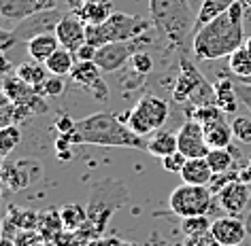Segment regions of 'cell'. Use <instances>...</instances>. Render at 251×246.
Returning a JSON list of instances; mask_svg holds the SVG:
<instances>
[{
	"label": "cell",
	"instance_id": "ac0fdd59",
	"mask_svg": "<svg viewBox=\"0 0 251 246\" xmlns=\"http://www.w3.org/2000/svg\"><path fill=\"white\" fill-rule=\"evenodd\" d=\"M213 89H215V104L226 115H232V112L238 111V102H241V100H238V93H236L234 79L222 74V77L213 83Z\"/></svg>",
	"mask_w": 251,
	"mask_h": 246
},
{
	"label": "cell",
	"instance_id": "4dcf8cb0",
	"mask_svg": "<svg viewBox=\"0 0 251 246\" xmlns=\"http://www.w3.org/2000/svg\"><path fill=\"white\" fill-rule=\"evenodd\" d=\"M22 142V130L17 128V123L0 128V155L7 157L17 149V144Z\"/></svg>",
	"mask_w": 251,
	"mask_h": 246
},
{
	"label": "cell",
	"instance_id": "3957f363",
	"mask_svg": "<svg viewBox=\"0 0 251 246\" xmlns=\"http://www.w3.org/2000/svg\"><path fill=\"white\" fill-rule=\"evenodd\" d=\"M149 20L171 49H177L179 53L192 51L196 15L187 0H149Z\"/></svg>",
	"mask_w": 251,
	"mask_h": 246
},
{
	"label": "cell",
	"instance_id": "9c48e42d",
	"mask_svg": "<svg viewBox=\"0 0 251 246\" xmlns=\"http://www.w3.org/2000/svg\"><path fill=\"white\" fill-rule=\"evenodd\" d=\"M143 43H147L145 36H139V39H132V41H115V43H106V45L98 47L96 51V66L100 68L102 72H117L128 64L130 58L141 51Z\"/></svg>",
	"mask_w": 251,
	"mask_h": 246
},
{
	"label": "cell",
	"instance_id": "7c38bea8",
	"mask_svg": "<svg viewBox=\"0 0 251 246\" xmlns=\"http://www.w3.org/2000/svg\"><path fill=\"white\" fill-rule=\"evenodd\" d=\"M215 195H217L219 206L228 214H232V217H243L251 204V185L236 179V180H230L226 187H222Z\"/></svg>",
	"mask_w": 251,
	"mask_h": 246
},
{
	"label": "cell",
	"instance_id": "5b68a950",
	"mask_svg": "<svg viewBox=\"0 0 251 246\" xmlns=\"http://www.w3.org/2000/svg\"><path fill=\"white\" fill-rule=\"evenodd\" d=\"M173 100L179 104L204 106L215 102V89L204 74L198 70L194 60L187 53L179 55V74L173 85Z\"/></svg>",
	"mask_w": 251,
	"mask_h": 246
},
{
	"label": "cell",
	"instance_id": "e0dca14e",
	"mask_svg": "<svg viewBox=\"0 0 251 246\" xmlns=\"http://www.w3.org/2000/svg\"><path fill=\"white\" fill-rule=\"evenodd\" d=\"M211 233L222 246H241L249 236L245 221L241 217H232V214H226V217L213 221Z\"/></svg>",
	"mask_w": 251,
	"mask_h": 246
},
{
	"label": "cell",
	"instance_id": "e575fe53",
	"mask_svg": "<svg viewBox=\"0 0 251 246\" xmlns=\"http://www.w3.org/2000/svg\"><path fill=\"white\" fill-rule=\"evenodd\" d=\"M232 134L241 144H251V115H238L232 119Z\"/></svg>",
	"mask_w": 251,
	"mask_h": 246
},
{
	"label": "cell",
	"instance_id": "c3c4849f",
	"mask_svg": "<svg viewBox=\"0 0 251 246\" xmlns=\"http://www.w3.org/2000/svg\"><path fill=\"white\" fill-rule=\"evenodd\" d=\"M162 246H171V244H166V242H162Z\"/></svg>",
	"mask_w": 251,
	"mask_h": 246
},
{
	"label": "cell",
	"instance_id": "bcb514c9",
	"mask_svg": "<svg viewBox=\"0 0 251 246\" xmlns=\"http://www.w3.org/2000/svg\"><path fill=\"white\" fill-rule=\"evenodd\" d=\"M245 47H247L249 51H251V36H247V39H245Z\"/></svg>",
	"mask_w": 251,
	"mask_h": 246
},
{
	"label": "cell",
	"instance_id": "7dc6e473",
	"mask_svg": "<svg viewBox=\"0 0 251 246\" xmlns=\"http://www.w3.org/2000/svg\"><path fill=\"white\" fill-rule=\"evenodd\" d=\"M2 161H4V157H2V155H0V168H2Z\"/></svg>",
	"mask_w": 251,
	"mask_h": 246
},
{
	"label": "cell",
	"instance_id": "83f0119b",
	"mask_svg": "<svg viewBox=\"0 0 251 246\" xmlns=\"http://www.w3.org/2000/svg\"><path fill=\"white\" fill-rule=\"evenodd\" d=\"M236 157H238V153H236V151H232L230 147H226V149H211L209 153H206V161H209L213 174H224V172L234 170Z\"/></svg>",
	"mask_w": 251,
	"mask_h": 246
},
{
	"label": "cell",
	"instance_id": "4316f807",
	"mask_svg": "<svg viewBox=\"0 0 251 246\" xmlns=\"http://www.w3.org/2000/svg\"><path fill=\"white\" fill-rule=\"evenodd\" d=\"M15 74L20 79H24L26 83H30L34 87L36 91H39V87L45 83V81L49 79V70L45 64H41V62H24V64H20L15 68Z\"/></svg>",
	"mask_w": 251,
	"mask_h": 246
},
{
	"label": "cell",
	"instance_id": "cb8c5ba5",
	"mask_svg": "<svg viewBox=\"0 0 251 246\" xmlns=\"http://www.w3.org/2000/svg\"><path fill=\"white\" fill-rule=\"evenodd\" d=\"M228 70L236 81L251 83V51L245 45L228 55Z\"/></svg>",
	"mask_w": 251,
	"mask_h": 246
},
{
	"label": "cell",
	"instance_id": "f35d334b",
	"mask_svg": "<svg viewBox=\"0 0 251 246\" xmlns=\"http://www.w3.org/2000/svg\"><path fill=\"white\" fill-rule=\"evenodd\" d=\"M183 246H222V244L217 242L211 231H206V233H198V236H185Z\"/></svg>",
	"mask_w": 251,
	"mask_h": 246
},
{
	"label": "cell",
	"instance_id": "8d00e7d4",
	"mask_svg": "<svg viewBox=\"0 0 251 246\" xmlns=\"http://www.w3.org/2000/svg\"><path fill=\"white\" fill-rule=\"evenodd\" d=\"M185 161H187V157L181 153V151H175V153L166 155L164 159H162V168H164L166 172H171V174H181Z\"/></svg>",
	"mask_w": 251,
	"mask_h": 246
},
{
	"label": "cell",
	"instance_id": "b9f144b4",
	"mask_svg": "<svg viewBox=\"0 0 251 246\" xmlns=\"http://www.w3.org/2000/svg\"><path fill=\"white\" fill-rule=\"evenodd\" d=\"M9 72H11V62L7 60V55H4L2 49H0V79H4Z\"/></svg>",
	"mask_w": 251,
	"mask_h": 246
},
{
	"label": "cell",
	"instance_id": "d6986e66",
	"mask_svg": "<svg viewBox=\"0 0 251 246\" xmlns=\"http://www.w3.org/2000/svg\"><path fill=\"white\" fill-rule=\"evenodd\" d=\"M179 176L183 179V182H190V185H209L213 179V170L206 157H192L185 161Z\"/></svg>",
	"mask_w": 251,
	"mask_h": 246
},
{
	"label": "cell",
	"instance_id": "f546056e",
	"mask_svg": "<svg viewBox=\"0 0 251 246\" xmlns=\"http://www.w3.org/2000/svg\"><path fill=\"white\" fill-rule=\"evenodd\" d=\"M60 219H62L64 229L73 231V229H79L87 221V212L83 210V206H79V204H68L60 210Z\"/></svg>",
	"mask_w": 251,
	"mask_h": 246
},
{
	"label": "cell",
	"instance_id": "9a60e30c",
	"mask_svg": "<svg viewBox=\"0 0 251 246\" xmlns=\"http://www.w3.org/2000/svg\"><path fill=\"white\" fill-rule=\"evenodd\" d=\"M60 0H0V17L20 23L22 20L41 13V11L58 9Z\"/></svg>",
	"mask_w": 251,
	"mask_h": 246
},
{
	"label": "cell",
	"instance_id": "ab89813d",
	"mask_svg": "<svg viewBox=\"0 0 251 246\" xmlns=\"http://www.w3.org/2000/svg\"><path fill=\"white\" fill-rule=\"evenodd\" d=\"M96 51H98V47L85 43V45H81L77 51H75V55H77L79 62H94V58H96Z\"/></svg>",
	"mask_w": 251,
	"mask_h": 246
},
{
	"label": "cell",
	"instance_id": "836d02e7",
	"mask_svg": "<svg viewBox=\"0 0 251 246\" xmlns=\"http://www.w3.org/2000/svg\"><path fill=\"white\" fill-rule=\"evenodd\" d=\"M128 66H130V72H132L134 77H139V79L143 81L149 72H151V68H153V60H151V55L145 53V51H136V53L132 55V58H130Z\"/></svg>",
	"mask_w": 251,
	"mask_h": 246
},
{
	"label": "cell",
	"instance_id": "4fadbf2b",
	"mask_svg": "<svg viewBox=\"0 0 251 246\" xmlns=\"http://www.w3.org/2000/svg\"><path fill=\"white\" fill-rule=\"evenodd\" d=\"M177 144H179V151L187 159H192V157H206V153L211 151L209 142L204 138V128L198 121H194V119H187L179 128Z\"/></svg>",
	"mask_w": 251,
	"mask_h": 246
},
{
	"label": "cell",
	"instance_id": "ee69618b",
	"mask_svg": "<svg viewBox=\"0 0 251 246\" xmlns=\"http://www.w3.org/2000/svg\"><path fill=\"white\" fill-rule=\"evenodd\" d=\"M238 4H241V7L245 9V13H251V0H238Z\"/></svg>",
	"mask_w": 251,
	"mask_h": 246
},
{
	"label": "cell",
	"instance_id": "74e56055",
	"mask_svg": "<svg viewBox=\"0 0 251 246\" xmlns=\"http://www.w3.org/2000/svg\"><path fill=\"white\" fill-rule=\"evenodd\" d=\"M13 240H15V244H17V246H45V244H43L41 233H36V231H32V229H24V231H20Z\"/></svg>",
	"mask_w": 251,
	"mask_h": 246
},
{
	"label": "cell",
	"instance_id": "52a82bcc",
	"mask_svg": "<svg viewBox=\"0 0 251 246\" xmlns=\"http://www.w3.org/2000/svg\"><path fill=\"white\" fill-rule=\"evenodd\" d=\"M168 206H171V212L181 219L209 214L213 206V191L209 189V185H190V182H183V185L173 189L171 198H168Z\"/></svg>",
	"mask_w": 251,
	"mask_h": 246
},
{
	"label": "cell",
	"instance_id": "484cf974",
	"mask_svg": "<svg viewBox=\"0 0 251 246\" xmlns=\"http://www.w3.org/2000/svg\"><path fill=\"white\" fill-rule=\"evenodd\" d=\"M238 0H202L198 13H196V26H194V34L198 32L204 23H209L211 20H215L217 15L226 13L232 4H236Z\"/></svg>",
	"mask_w": 251,
	"mask_h": 246
},
{
	"label": "cell",
	"instance_id": "8fae6325",
	"mask_svg": "<svg viewBox=\"0 0 251 246\" xmlns=\"http://www.w3.org/2000/svg\"><path fill=\"white\" fill-rule=\"evenodd\" d=\"M71 79L75 85L83 87L87 93H92L98 102H106L111 96L109 85L102 79V70L96 66V62H77L71 72Z\"/></svg>",
	"mask_w": 251,
	"mask_h": 246
},
{
	"label": "cell",
	"instance_id": "d590c367",
	"mask_svg": "<svg viewBox=\"0 0 251 246\" xmlns=\"http://www.w3.org/2000/svg\"><path fill=\"white\" fill-rule=\"evenodd\" d=\"M64 77H53V74H49V79L39 87V93L43 98H58L62 96V91H64Z\"/></svg>",
	"mask_w": 251,
	"mask_h": 246
},
{
	"label": "cell",
	"instance_id": "7bdbcfd3",
	"mask_svg": "<svg viewBox=\"0 0 251 246\" xmlns=\"http://www.w3.org/2000/svg\"><path fill=\"white\" fill-rule=\"evenodd\" d=\"M0 246H17V244H15V240H13V238H9V236H0Z\"/></svg>",
	"mask_w": 251,
	"mask_h": 246
},
{
	"label": "cell",
	"instance_id": "30bf717a",
	"mask_svg": "<svg viewBox=\"0 0 251 246\" xmlns=\"http://www.w3.org/2000/svg\"><path fill=\"white\" fill-rule=\"evenodd\" d=\"M43 176V166L36 159L22 157V159H7L2 161L0 168V182L9 189V191H22L34 180Z\"/></svg>",
	"mask_w": 251,
	"mask_h": 246
},
{
	"label": "cell",
	"instance_id": "603a6c76",
	"mask_svg": "<svg viewBox=\"0 0 251 246\" xmlns=\"http://www.w3.org/2000/svg\"><path fill=\"white\" fill-rule=\"evenodd\" d=\"M202 128H204V138L211 149H226L232 144L234 134H232V125L226 121V117L217 119V121H213L209 125H202Z\"/></svg>",
	"mask_w": 251,
	"mask_h": 246
},
{
	"label": "cell",
	"instance_id": "44dd1931",
	"mask_svg": "<svg viewBox=\"0 0 251 246\" xmlns=\"http://www.w3.org/2000/svg\"><path fill=\"white\" fill-rule=\"evenodd\" d=\"M147 153L158 157V159H164L166 155L175 153V151H179V144H177V134H173V132H166V130H158L153 132L151 138L147 140Z\"/></svg>",
	"mask_w": 251,
	"mask_h": 246
},
{
	"label": "cell",
	"instance_id": "1f68e13d",
	"mask_svg": "<svg viewBox=\"0 0 251 246\" xmlns=\"http://www.w3.org/2000/svg\"><path fill=\"white\" fill-rule=\"evenodd\" d=\"M211 223L206 214H198V217H185L181 219V231L183 236H198V233L211 231Z\"/></svg>",
	"mask_w": 251,
	"mask_h": 246
},
{
	"label": "cell",
	"instance_id": "681fc988",
	"mask_svg": "<svg viewBox=\"0 0 251 246\" xmlns=\"http://www.w3.org/2000/svg\"><path fill=\"white\" fill-rule=\"evenodd\" d=\"M200 2H202V0H200Z\"/></svg>",
	"mask_w": 251,
	"mask_h": 246
},
{
	"label": "cell",
	"instance_id": "d4e9b609",
	"mask_svg": "<svg viewBox=\"0 0 251 246\" xmlns=\"http://www.w3.org/2000/svg\"><path fill=\"white\" fill-rule=\"evenodd\" d=\"M111 7V0H83V4L77 9V15L85 23H102L113 13Z\"/></svg>",
	"mask_w": 251,
	"mask_h": 246
},
{
	"label": "cell",
	"instance_id": "7a4b0ae2",
	"mask_svg": "<svg viewBox=\"0 0 251 246\" xmlns=\"http://www.w3.org/2000/svg\"><path fill=\"white\" fill-rule=\"evenodd\" d=\"M71 144H96V147H124V149H147L143 136L134 134L126 125L122 115L115 112H94L75 121L73 132L66 136Z\"/></svg>",
	"mask_w": 251,
	"mask_h": 246
},
{
	"label": "cell",
	"instance_id": "f6af8a7d",
	"mask_svg": "<svg viewBox=\"0 0 251 246\" xmlns=\"http://www.w3.org/2000/svg\"><path fill=\"white\" fill-rule=\"evenodd\" d=\"M245 225H247V233H249V238H251V210L247 212V217H245Z\"/></svg>",
	"mask_w": 251,
	"mask_h": 246
},
{
	"label": "cell",
	"instance_id": "5bb4252c",
	"mask_svg": "<svg viewBox=\"0 0 251 246\" xmlns=\"http://www.w3.org/2000/svg\"><path fill=\"white\" fill-rule=\"evenodd\" d=\"M62 20V15L58 13V9H49V11H41L22 20L20 23H15L13 28V36L15 41H30L36 34H45V32H53L58 22Z\"/></svg>",
	"mask_w": 251,
	"mask_h": 246
},
{
	"label": "cell",
	"instance_id": "2e32d148",
	"mask_svg": "<svg viewBox=\"0 0 251 246\" xmlns=\"http://www.w3.org/2000/svg\"><path fill=\"white\" fill-rule=\"evenodd\" d=\"M85 26L87 23L77 15V11L62 15V20L58 22V26H55V30H53L55 36H58V41H60V47H66V49H71V51H77L81 45H85L87 43Z\"/></svg>",
	"mask_w": 251,
	"mask_h": 246
},
{
	"label": "cell",
	"instance_id": "6da1fadb",
	"mask_svg": "<svg viewBox=\"0 0 251 246\" xmlns=\"http://www.w3.org/2000/svg\"><path fill=\"white\" fill-rule=\"evenodd\" d=\"M245 9L241 4H232L226 13L204 23L194 34L192 53L202 62H213L228 58L238 47L245 45Z\"/></svg>",
	"mask_w": 251,
	"mask_h": 246
},
{
	"label": "cell",
	"instance_id": "277c9868",
	"mask_svg": "<svg viewBox=\"0 0 251 246\" xmlns=\"http://www.w3.org/2000/svg\"><path fill=\"white\" fill-rule=\"evenodd\" d=\"M149 28H153L151 20L128 13H111L102 23H87L85 39L94 47H102L115 41H132L145 36Z\"/></svg>",
	"mask_w": 251,
	"mask_h": 246
},
{
	"label": "cell",
	"instance_id": "7402d4cb",
	"mask_svg": "<svg viewBox=\"0 0 251 246\" xmlns=\"http://www.w3.org/2000/svg\"><path fill=\"white\" fill-rule=\"evenodd\" d=\"M77 62L79 60H77V55H75V51H71V49H66V47H58L51 58L45 62V66H47L49 74H53V77H71Z\"/></svg>",
	"mask_w": 251,
	"mask_h": 246
},
{
	"label": "cell",
	"instance_id": "d6a6232c",
	"mask_svg": "<svg viewBox=\"0 0 251 246\" xmlns=\"http://www.w3.org/2000/svg\"><path fill=\"white\" fill-rule=\"evenodd\" d=\"M17 121H22V112L20 109L7 98V93L0 89V128H7Z\"/></svg>",
	"mask_w": 251,
	"mask_h": 246
},
{
	"label": "cell",
	"instance_id": "ffe728a7",
	"mask_svg": "<svg viewBox=\"0 0 251 246\" xmlns=\"http://www.w3.org/2000/svg\"><path fill=\"white\" fill-rule=\"evenodd\" d=\"M58 47H60V41H58V36H55V32L36 34V36H32V39L28 41L30 58H32L34 62H41V64H45Z\"/></svg>",
	"mask_w": 251,
	"mask_h": 246
},
{
	"label": "cell",
	"instance_id": "60d3db41",
	"mask_svg": "<svg viewBox=\"0 0 251 246\" xmlns=\"http://www.w3.org/2000/svg\"><path fill=\"white\" fill-rule=\"evenodd\" d=\"M238 180L247 182V185H251V159L245 163V166L238 168Z\"/></svg>",
	"mask_w": 251,
	"mask_h": 246
},
{
	"label": "cell",
	"instance_id": "ba28073f",
	"mask_svg": "<svg viewBox=\"0 0 251 246\" xmlns=\"http://www.w3.org/2000/svg\"><path fill=\"white\" fill-rule=\"evenodd\" d=\"M2 91L7 93V98L13 102L22 112V119L28 115H39V112H47V102L39 91L34 89L30 83H26L24 79H20L17 74H7L2 79Z\"/></svg>",
	"mask_w": 251,
	"mask_h": 246
},
{
	"label": "cell",
	"instance_id": "f1b7e54d",
	"mask_svg": "<svg viewBox=\"0 0 251 246\" xmlns=\"http://www.w3.org/2000/svg\"><path fill=\"white\" fill-rule=\"evenodd\" d=\"M187 115H190V119H194V121H198L200 125H209L213 121H217V119H224L226 112L213 102V104H204V106H192V109L187 111Z\"/></svg>",
	"mask_w": 251,
	"mask_h": 246
},
{
	"label": "cell",
	"instance_id": "8992f818",
	"mask_svg": "<svg viewBox=\"0 0 251 246\" xmlns=\"http://www.w3.org/2000/svg\"><path fill=\"white\" fill-rule=\"evenodd\" d=\"M168 112H171V109H168L166 100L153 96V93H143L139 98V102L126 115H122V119L134 134L145 138L149 134H153V132L162 130V125L168 119Z\"/></svg>",
	"mask_w": 251,
	"mask_h": 246
}]
</instances>
